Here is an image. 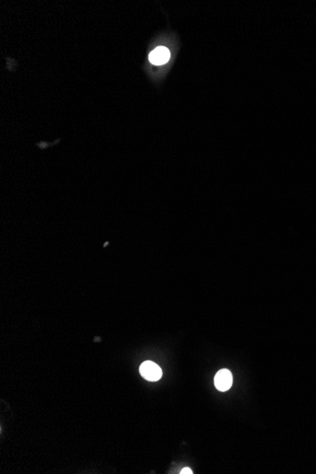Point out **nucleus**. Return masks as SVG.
<instances>
[{"instance_id": "nucleus-2", "label": "nucleus", "mask_w": 316, "mask_h": 474, "mask_svg": "<svg viewBox=\"0 0 316 474\" xmlns=\"http://www.w3.org/2000/svg\"><path fill=\"white\" fill-rule=\"evenodd\" d=\"M233 383V377L231 372L227 369H222L216 374L214 384L216 388L221 392H225L230 389Z\"/></svg>"}, {"instance_id": "nucleus-3", "label": "nucleus", "mask_w": 316, "mask_h": 474, "mask_svg": "<svg viewBox=\"0 0 316 474\" xmlns=\"http://www.w3.org/2000/svg\"><path fill=\"white\" fill-rule=\"evenodd\" d=\"M170 57H171V53L167 48L158 47L150 53L149 60L153 64L160 65L168 62L170 60Z\"/></svg>"}, {"instance_id": "nucleus-4", "label": "nucleus", "mask_w": 316, "mask_h": 474, "mask_svg": "<svg viewBox=\"0 0 316 474\" xmlns=\"http://www.w3.org/2000/svg\"><path fill=\"white\" fill-rule=\"evenodd\" d=\"M180 474H193V473H192V471H191V470H190V469H189V468H185V469H183V470H182V471H181V473H180Z\"/></svg>"}, {"instance_id": "nucleus-1", "label": "nucleus", "mask_w": 316, "mask_h": 474, "mask_svg": "<svg viewBox=\"0 0 316 474\" xmlns=\"http://www.w3.org/2000/svg\"><path fill=\"white\" fill-rule=\"evenodd\" d=\"M139 372L143 378L149 381H157L162 377L161 368L151 361H144L139 367Z\"/></svg>"}]
</instances>
